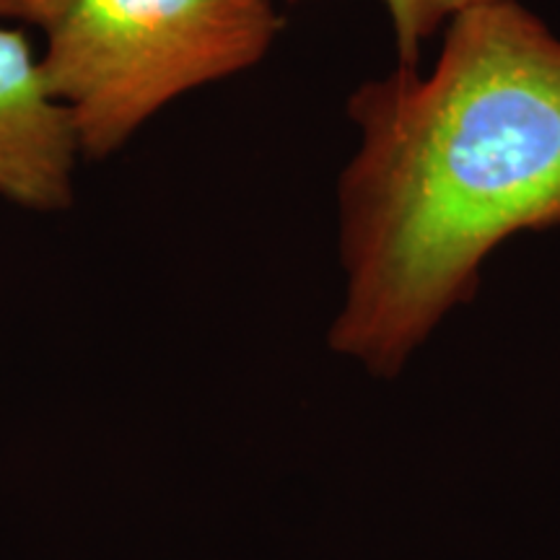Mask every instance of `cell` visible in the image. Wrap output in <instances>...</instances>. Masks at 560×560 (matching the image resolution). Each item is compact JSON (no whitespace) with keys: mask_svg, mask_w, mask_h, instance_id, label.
I'll use <instances>...</instances> for the list:
<instances>
[{"mask_svg":"<svg viewBox=\"0 0 560 560\" xmlns=\"http://www.w3.org/2000/svg\"><path fill=\"white\" fill-rule=\"evenodd\" d=\"M348 115L330 348L397 376L503 242L560 223V39L516 0L478 5L446 24L431 73L361 83Z\"/></svg>","mask_w":560,"mask_h":560,"instance_id":"6da1fadb","label":"cell"},{"mask_svg":"<svg viewBox=\"0 0 560 560\" xmlns=\"http://www.w3.org/2000/svg\"><path fill=\"white\" fill-rule=\"evenodd\" d=\"M5 21L42 32L47 91L94 161L187 91L257 66L283 30L276 0H0Z\"/></svg>","mask_w":560,"mask_h":560,"instance_id":"7a4b0ae2","label":"cell"},{"mask_svg":"<svg viewBox=\"0 0 560 560\" xmlns=\"http://www.w3.org/2000/svg\"><path fill=\"white\" fill-rule=\"evenodd\" d=\"M79 156L73 117L47 91L30 37L0 24V195L39 213L66 210Z\"/></svg>","mask_w":560,"mask_h":560,"instance_id":"3957f363","label":"cell"},{"mask_svg":"<svg viewBox=\"0 0 560 560\" xmlns=\"http://www.w3.org/2000/svg\"><path fill=\"white\" fill-rule=\"evenodd\" d=\"M299 3V0H291ZM387 5L392 30H395L397 60L402 68H420L423 47L439 30L459 13L499 0H382Z\"/></svg>","mask_w":560,"mask_h":560,"instance_id":"277c9868","label":"cell"}]
</instances>
